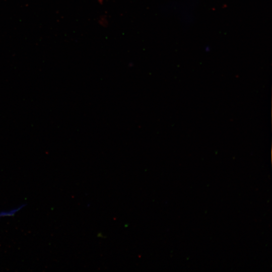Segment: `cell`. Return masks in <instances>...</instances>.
<instances>
[{"instance_id":"6da1fadb","label":"cell","mask_w":272,"mask_h":272,"mask_svg":"<svg viewBox=\"0 0 272 272\" xmlns=\"http://www.w3.org/2000/svg\"><path fill=\"white\" fill-rule=\"evenodd\" d=\"M26 206V203H23L16 208H14L9 210L0 211V219L4 217H10L14 216L19 211L21 210Z\"/></svg>"}]
</instances>
